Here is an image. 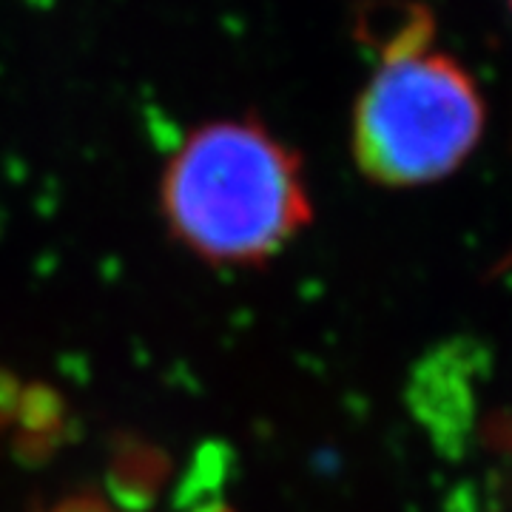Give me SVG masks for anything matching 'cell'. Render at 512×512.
Masks as SVG:
<instances>
[{"label": "cell", "mask_w": 512, "mask_h": 512, "mask_svg": "<svg viewBox=\"0 0 512 512\" xmlns=\"http://www.w3.org/2000/svg\"><path fill=\"white\" fill-rule=\"evenodd\" d=\"M160 205L185 251L234 268L274 259L313 217L299 157L256 120L194 128L165 165Z\"/></svg>", "instance_id": "obj_1"}, {"label": "cell", "mask_w": 512, "mask_h": 512, "mask_svg": "<svg viewBox=\"0 0 512 512\" xmlns=\"http://www.w3.org/2000/svg\"><path fill=\"white\" fill-rule=\"evenodd\" d=\"M481 126L470 74L410 35L390 46L367 80L353 117V151L373 183H433L467 160Z\"/></svg>", "instance_id": "obj_2"}, {"label": "cell", "mask_w": 512, "mask_h": 512, "mask_svg": "<svg viewBox=\"0 0 512 512\" xmlns=\"http://www.w3.org/2000/svg\"><path fill=\"white\" fill-rule=\"evenodd\" d=\"M171 476V458L140 436H114L109 453V493L114 507L148 510Z\"/></svg>", "instance_id": "obj_3"}, {"label": "cell", "mask_w": 512, "mask_h": 512, "mask_svg": "<svg viewBox=\"0 0 512 512\" xmlns=\"http://www.w3.org/2000/svg\"><path fill=\"white\" fill-rule=\"evenodd\" d=\"M9 421H15V453L20 458H46L66 439V404L46 384H20Z\"/></svg>", "instance_id": "obj_4"}, {"label": "cell", "mask_w": 512, "mask_h": 512, "mask_svg": "<svg viewBox=\"0 0 512 512\" xmlns=\"http://www.w3.org/2000/svg\"><path fill=\"white\" fill-rule=\"evenodd\" d=\"M43 512H120L114 507V501L100 495L97 490H77V493L57 498L55 504H49Z\"/></svg>", "instance_id": "obj_5"}, {"label": "cell", "mask_w": 512, "mask_h": 512, "mask_svg": "<svg viewBox=\"0 0 512 512\" xmlns=\"http://www.w3.org/2000/svg\"><path fill=\"white\" fill-rule=\"evenodd\" d=\"M194 512H234L228 504H222V501H200V507Z\"/></svg>", "instance_id": "obj_6"}]
</instances>
